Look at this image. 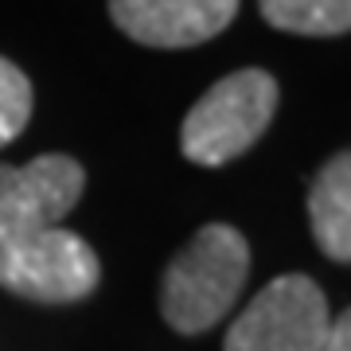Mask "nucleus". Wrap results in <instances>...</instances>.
Masks as SVG:
<instances>
[{
    "mask_svg": "<svg viewBox=\"0 0 351 351\" xmlns=\"http://www.w3.org/2000/svg\"><path fill=\"white\" fill-rule=\"evenodd\" d=\"M250 274V246L234 226L211 223L176 254V262L164 274L160 308L164 320L184 332L199 336L223 320Z\"/></svg>",
    "mask_w": 351,
    "mask_h": 351,
    "instance_id": "nucleus-1",
    "label": "nucleus"
},
{
    "mask_svg": "<svg viewBox=\"0 0 351 351\" xmlns=\"http://www.w3.org/2000/svg\"><path fill=\"white\" fill-rule=\"evenodd\" d=\"M277 110V82L258 66L219 78L184 117L180 149L191 164L219 168L262 137Z\"/></svg>",
    "mask_w": 351,
    "mask_h": 351,
    "instance_id": "nucleus-2",
    "label": "nucleus"
},
{
    "mask_svg": "<svg viewBox=\"0 0 351 351\" xmlns=\"http://www.w3.org/2000/svg\"><path fill=\"white\" fill-rule=\"evenodd\" d=\"M94 246L66 226H47L0 246V289L39 304H71L98 289Z\"/></svg>",
    "mask_w": 351,
    "mask_h": 351,
    "instance_id": "nucleus-3",
    "label": "nucleus"
},
{
    "mask_svg": "<svg viewBox=\"0 0 351 351\" xmlns=\"http://www.w3.org/2000/svg\"><path fill=\"white\" fill-rule=\"evenodd\" d=\"M328 328L332 313L320 285L304 274H285L230 324L223 351H320Z\"/></svg>",
    "mask_w": 351,
    "mask_h": 351,
    "instance_id": "nucleus-4",
    "label": "nucleus"
},
{
    "mask_svg": "<svg viewBox=\"0 0 351 351\" xmlns=\"http://www.w3.org/2000/svg\"><path fill=\"white\" fill-rule=\"evenodd\" d=\"M86 188V172L75 156L47 152L24 168L0 164V246L27 239L47 226H63Z\"/></svg>",
    "mask_w": 351,
    "mask_h": 351,
    "instance_id": "nucleus-5",
    "label": "nucleus"
},
{
    "mask_svg": "<svg viewBox=\"0 0 351 351\" xmlns=\"http://www.w3.org/2000/svg\"><path fill=\"white\" fill-rule=\"evenodd\" d=\"M239 0H110L113 24L145 47H195L223 32Z\"/></svg>",
    "mask_w": 351,
    "mask_h": 351,
    "instance_id": "nucleus-6",
    "label": "nucleus"
},
{
    "mask_svg": "<svg viewBox=\"0 0 351 351\" xmlns=\"http://www.w3.org/2000/svg\"><path fill=\"white\" fill-rule=\"evenodd\" d=\"M308 226L332 262H351V149L320 168L308 191Z\"/></svg>",
    "mask_w": 351,
    "mask_h": 351,
    "instance_id": "nucleus-7",
    "label": "nucleus"
},
{
    "mask_svg": "<svg viewBox=\"0 0 351 351\" xmlns=\"http://www.w3.org/2000/svg\"><path fill=\"white\" fill-rule=\"evenodd\" d=\"M265 24L293 36H348L351 0H258Z\"/></svg>",
    "mask_w": 351,
    "mask_h": 351,
    "instance_id": "nucleus-8",
    "label": "nucleus"
},
{
    "mask_svg": "<svg viewBox=\"0 0 351 351\" xmlns=\"http://www.w3.org/2000/svg\"><path fill=\"white\" fill-rule=\"evenodd\" d=\"M32 106H36V94L27 75L12 59L0 55V149L24 133V125L32 121Z\"/></svg>",
    "mask_w": 351,
    "mask_h": 351,
    "instance_id": "nucleus-9",
    "label": "nucleus"
},
{
    "mask_svg": "<svg viewBox=\"0 0 351 351\" xmlns=\"http://www.w3.org/2000/svg\"><path fill=\"white\" fill-rule=\"evenodd\" d=\"M320 351H351V308L332 320L328 339H324V348H320Z\"/></svg>",
    "mask_w": 351,
    "mask_h": 351,
    "instance_id": "nucleus-10",
    "label": "nucleus"
}]
</instances>
